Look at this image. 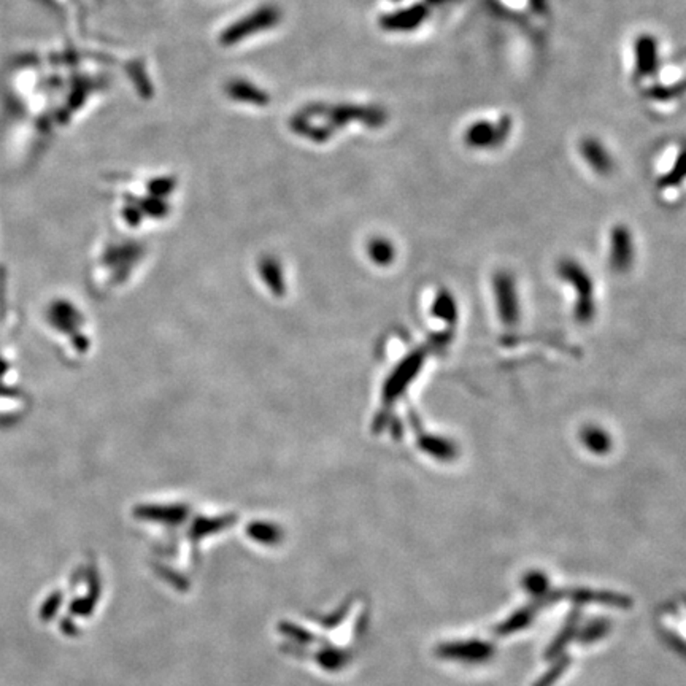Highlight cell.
Wrapping results in <instances>:
<instances>
[{
    "mask_svg": "<svg viewBox=\"0 0 686 686\" xmlns=\"http://www.w3.org/2000/svg\"><path fill=\"white\" fill-rule=\"evenodd\" d=\"M492 287L500 320L505 326H513L519 318V300L513 277L507 272H499L492 280Z\"/></svg>",
    "mask_w": 686,
    "mask_h": 686,
    "instance_id": "obj_3",
    "label": "cell"
},
{
    "mask_svg": "<svg viewBox=\"0 0 686 686\" xmlns=\"http://www.w3.org/2000/svg\"><path fill=\"white\" fill-rule=\"evenodd\" d=\"M429 16V6L426 4H415L406 9L391 11L380 18V27L386 32H411L421 27Z\"/></svg>",
    "mask_w": 686,
    "mask_h": 686,
    "instance_id": "obj_4",
    "label": "cell"
},
{
    "mask_svg": "<svg viewBox=\"0 0 686 686\" xmlns=\"http://www.w3.org/2000/svg\"><path fill=\"white\" fill-rule=\"evenodd\" d=\"M634 260V243L630 232L624 226H616L612 234V253L610 264L615 270H628Z\"/></svg>",
    "mask_w": 686,
    "mask_h": 686,
    "instance_id": "obj_6",
    "label": "cell"
},
{
    "mask_svg": "<svg viewBox=\"0 0 686 686\" xmlns=\"http://www.w3.org/2000/svg\"><path fill=\"white\" fill-rule=\"evenodd\" d=\"M445 2H448V0H426V5H432V6H437V5H442Z\"/></svg>",
    "mask_w": 686,
    "mask_h": 686,
    "instance_id": "obj_12",
    "label": "cell"
},
{
    "mask_svg": "<svg viewBox=\"0 0 686 686\" xmlns=\"http://www.w3.org/2000/svg\"><path fill=\"white\" fill-rule=\"evenodd\" d=\"M580 153L583 159L588 162V166L601 175H607L613 167L612 156L608 154L602 143L593 137H586L580 142Z\"/></svg>",
    "mask_w": 686,
    "mask_h": 686,
    "instance_id": "obj_7",
    "label": "cell"
},
{
    "mask_svg": "<svg viewBox=\"0 0 686 686\" xmlns=\"http://www.w3.org/2000/svg\"><path fill=\"white\" fill-rule=\"evenodd\" d=\"M393 2H401V0H393Z\"/></svg>",
    "mask_w": 686,
    "mask_h": 686,
    "instance_id": "obj_13",
    "label": "cell"
},
{
    "mask_svg": "<svg viewBox=\"0 0 686 686\" xmlns=\"http://www.w3.org/2000/svg\"><path fill=\"white\" fill-rule=\"evenodd\" d=\"M512 130V118L509 115L500 116L499 121L478 120L465 129L464 143L473 149H488L502 145L509 139Z\"/></svg>",
    "mask_w": 686,
    "mask_h": 686,
    "instance_id": "obj_2",
    "label": "cell"
},
{
    "mask_svg": "<svg viewBox=\"0 0 686 686\" xmlns=\"http://www.w3.org/2000/svg\"><path fill=\"white\" fill-rule=\"evenodd\" d=\"M635 58V72L640 78L650 77L658 70L660 65V51H658V42L653 36L643 33L634 45Z\"/></svg>",
    "mask_w": 686,
    "mask_h": 686,
    "instance_id": "obj_5",
    "label": "cell"
},
{
    "mask_svg": "<svg viewBox=\"0 0 686 686\" xmlns=\"http://www.w3.org/2000/svg\"><path fill=\"white\" fill-rule=\"evenodd\" d=\"M683 157L682 154L678 156V159L675 162V166L670 169V172L667 175H664V178L661 180L660 184H663V186H674V184H678L682 181V178H683Z\"/></svg>",
    "mask_w": 686,
    "mask_h": 686,
    "instance_id": "obj_11",
    "label": "cell"
},
{
    "mask_svg": "<svg viewBox=\"0 0 686 686\" xmlns=\"http://www.w3.org/2000/svg\"><path fill=\"white\" fill-rule=\"evenodd\" d=\"M559 273L561 277L564 278V281L571 283L575 290H577V308H575V315H577V320L581 322L591 321L594 317L596 307H594V287L591 277L588 275V272L583 269L580 264L575 263V260H564L559 265Z\"/></svg>",
    "mask_w": 686,
    "mask_h": 686,
    "instance_id": "obj_1",
    "label": "cell"
},
{
    "mask_svg": "<svg viewBox=\"0 0 686 686\" xmlns=\"http://www.w3.org/2000/svg\"><path fill=\"white\" fill-rule=\"evenodd\" d=\"M580 438L581 443L596 455H603L612 447V437L607 434V431H603L599 426H586L581 431Z\"/></svg>",
    "mask_w": 686,
    "mask_h": 686,
    "instance_id": "obj_8",
    "label": "cell"
},
{
    "mask_svg": "<svg viewBox=\"0 0 686 686\" xmlns=\"http://www.w3.org/2000/svg\"><path fill=\"white\" fill-rule=\"evenodd\" d=\"M682 88H683V85H680L678 88H675V86H653V88L648 89L647 95L650 99H655V100H667V99L675 97L677 94H680Z\"/></svg>",
    "mask_w": 686,
    "mask_h": 686,
    "instance_id": "obj_10",
    "label": "cell"
},
{
    "mask_svg": "<svg viewBox=\"0 0 686 686\" xmlns=\"http://www.w3.org/2000/svg\"><path fill=\"white\" fill-rule=\"evenodd\" d=\"M372 256L379 264H389L396 256V250L388 240H375L372 245Z\"/></svg>",
    "mask_w": 686,
    "mask_h": 686,
    "instance_id": "obj_9",
    "label": "cell"
}]
</instances>
